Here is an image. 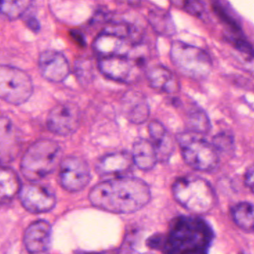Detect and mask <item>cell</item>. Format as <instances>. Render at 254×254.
I'll return each mask as SVG.
<instances>
[{
  "label": "cell",
  "instance_id": "cell-34",
  "mask_svg": "<svg viewBox=\"0 0 254 254\" xmlns=\"http://www.w3.org/2000/svg\"><path fill=\"white\" fill-rule=\"evenodd\" d=\"M117 254H138L132 248H127V246L123 247Z\"/></svg>",
  "mask_w": 254,
  "mask_h": 254
},
{
  "label": "cell",
  "instance_id": "cell-25",
  "mask_svg": "<svg viewBox=\"0 0 254 254\" xmlns=\"http://www.w3.org/2000/svg\"><path fill=\"white\" fill-rule=\"evenodd\" d=\"M74 72L80 84L88 85L94 78V69L92 61L89 58L81 57L75 61Z\"/></svg>",
  "mask_w": 254,
  "mask_h": 254
},
{
  "label": "cell",
  "instance_id": "cell-24",
  "mask_svg": "<svg viewBox=\"0 0 254 254\" xmlns=\"http://www.w3.org/2000/svg\"><path fill=\"white\" fill-rule=\"evenodd\" d=\"M32 1L22 0V1H9L2 0L0 11L2 15L8 20H15L21 17L32 5Z\"/></svg>",
  "mask_w": 254,
  "mask_h": 254
},
{
  "label": "cell",
  "instance_id": "cell-6",
  "mask_svg": "<svg viewBox=\"0 0 254 254\" xmlns=\"http://www.w3.org/2000/svg\"><path fill=\"white\" fill-rule=\"evenodd\" d=\"M184 162L200 172H212L219 166V152L203 135L187 130L177 135Z\"/></svg>",
  "mask_w": 254,
  "mask_h": 254
},
{
  "label": "cell",
  "instance_id": "cell-28",
  "mask_svg": "<svg viewBox=\"0 0 254 254\" xmlns=\"http://www.w3.org/2000/svg\"><path fill=\"white\" fill-rule=\"evenodd\" d=\"M183 8L189 14L202 18L206 14V8L203 2L198 1H187L184 2Z\"/></svg>",
  "mask_w": 254,
  "mask_h": 254
},
{
  "label": "cell",
  "instance_id": "cell-4",
  "mask_svg": "<svg viewBox=\"0 0 254 254\" xmlns=\"http://www.w3.org/2000/svg\"><path fill=\"white\" fill-rule=\"evenodd\" d=\"M62 148L59 142L47 138L38 139L25 151L20 170L23 176L35 183L48 176L62 162Z\"/></svg>",
  "mask_w": 254,
  "mask_h": 254
},
{
  "label": "cell",
  "instance_id": "cell-27",
  "mask_svg": "<svg viewBox=\"0 0 254 254\" xmlns=\"http://www.w3.org/2000/svg\"><path fill=\"white\" fill-rule=\"evenodd\" d=\"M235 139L229 131H221L212 138V144L218 152L229 151L234 147Z\"/></svg>",
  "mask_w": 254,
  "mask_h": 254
},
{
  "label": "cell",
  "instance_id": "cell-29",
  "mask_svg": "<svg viewBox=\"0 0 254 254\" xmlns=\"http://www.w3.org/2000/svg\"><path fill=\"white\" fill-rule=\"evenodd\" d=\"M148 128L151 141L157 140L169 133L166 127L157 120H153V121L150 122Z\"/></svg>",
  "mask_w": 254,
  "mask_h": 254
},
{
  "label": "cell",
  "instance_id": "cell-10",
  "mask_svg": "<svg viewBox=\"0 0 254 254\" xmlns=\"http://www.w3.org/2000/svg\"><path fill=\"white\" fill-rule=\"evenodd\" d=\"M59 183L66 191L76 192L84 190L91 181V172L84 159L69 156L62 160L59 171Z\"/></svg>",
  "mask_w": 254,
  "mask_h": 254
},
{
  "label": "cell",
  "instance_id": "cell-1",
  "mask_svg": "<svg viewBox=\"0 0 254 254\" xmlns=\"http://www.w3.org/2000/svg\"><path fill=\"white\" fill-rule=\"evenodd\" d=\"M151 198L148 184L134 177L111 178L95 186L89 200L98 209L117 214L136 212L146 206Z\"/></svg>",
  "mask_w": 254,
  "mask_h": 254
},
{
  "label": "cell",
  "instance_id": "cell-14",
  "mask_svg": "<svg viewBox=\"0 0 254 254\" xmlns=\"http://www.w3.org/2000/svg\"><path fill=\"white\" fill-rule=\"evenodd\" d=\"M21 140L20 133L11 120L2 116L0 123V155L2 164L10 163L18 155Z\"/></svg>",
  "mask_w": 254,
  "mask_h": 254
},
{
  "label": "cell",
  "instance_id": "cell-31",
  "mask_svg": "<svg viewBox=\"0 0 254 254\" xmlns=\"http://www.w3.org/2000/svg\"><path fill=\"white\" fill-rule=\"evenodd\" d=\"M72 39L78 44L79 47H85L87 46V41H86L85 36L84 34L80 30H77V29H72L69 32Z\"/></svg>",
  "mask_w": 254,
  "mask_h": 254
},
{
  "label": "cell",
  "instance_id": "cell-12",
  "mask_svg": "<svg viewBox=\"0 0 254 254\" xmlns=\"http://www.w3.org/2000/svg\"><path fill=\"white\" fill-rule=\"evenodd\" d=\"M19 197L23 206L34 213L50 212L56 204L54 193L39 184H30L22 187Z\"/></svg>",
  "mask_w": 254,
  "mask_h": 254
},
{
  "label": "cell",
  "instance_id": "cell-2",
  "mask_svg": "<svg viewBox=\"0 0 254 254\" xmlns=\"http://www.w3.org/2000/svg\"><path fill=\"white\" fill-rule=\"evenodd\" d=\"M213 237L204 220L181 216L174 219L166 236H154L148 245L163 250L165 254H207Z\"/></svg>",
  "mask_w": 254,
  "mask_h": 254
},
{
  "label": "cell",
  "instance_id": "cell-17",
  "mask_svg": "<svg viewBox=\"0 0 254 254\" xmlns=\"http://www.w3.org/2000/svg\"><path fill=\"white\" fill-rule=\"evenodd\" d=\"M24 245L30 254H42L50 249L52 241V227L44 220L35 221L26 229Z\"/></svg>",
  "mask_w": 254,
  "mask_h": 254
},
{
  "label": "cell",
  "instance_id": "cell-20",
  "mask_svg": "<svg viewBox=\"0 0 254 254\" xmlns=\"http://www.w3.org/2000/svg\"><path fill=\"white\" fill-rule=\"evenodd\" d=\"M1 202L2 204L11 201L17 194H20L22 187L17 172L8 166H2L0 172Z\"/></svg>",
  "mask_w": 254,
  "mask_h": 254
},
{
  "label": "cell",
  "instance_id": "cell-5",
  "mask_svg": "<svg viewBox=\"0 0 254 254\" xmlns=\"http://www.w3.org/2000/svg\"><path fill=\"white\" fill-rule=\"evenodd\" d=\"M172 190L175 200L193 213L206 214L216 206L218 199L213 187L201 177H181L175 181Z\"/></svg>",
  "mask_w": 254,
  "mask_h": 254
},
{
  "label": "cell",
  "instance_id": "cell-3",
  "mask_svg": "<svg viewBox=\"0 0 254 254\" xmlns=\"http://www.w3.org/2000/svg\"><path fill=\"white\" fill-rule=\"evenodd\" d=\"M144 42V33L126 22L108 23L93 41V49L100 58L127 56L134 46Z\"/></svg>",
  "mask_w": 254,
  "mask_h": 254
},
{
  "label": "cell",
  "instance_id": "cell-7",
  "mask_svg": "<svg viewBox=\"0 0 254 254\" xmlns=\"http://www.w3.org/2000/svg\"><path fill=\"white\" fill-rule=\"evenodd\" d=\"M169 55L174 66L188 78L202 81L207 78L212 72V59L203 49L175 41L171 44Z\"/></svg>",
  "mask_w": 254,
  "mask_h": 254
},
{
  "label": "cell",
  "instance_id": "cell-23",
  "mask_svg": "<svg viewBox=\"0 0 254 254\" xmlns=\"http://www.w3.org/2000/svg\"><path fill=\"white\" fill-rule=\"evenodd\" d=\"M231 215L239 228L254 231V204L245 201L238 203L232 208Z\"/></svg>",
  "mask_w": 254,
  "mask_h": 254
},
{
  "label": "cell",
  "instance_id": "cell-32",
  "mask_svg": "<svg viewBox=\"0 0 254 254\" xmlns=\"http://www.w3.org/2000/svg\"><path fill=\"white\" fill-rule=\"evenodd\" d=\"M245 183L249 190L254 193V164L247 169L245 175Z\"/></svg>",
  "mask_w": 254,
  "mask_h": 254
},
{
  "label": "cell",
  "instance_id": "cell-26",
  "mask_svg": "<svg viewBox=\"0 0 254 254\" xmlns=\"http://www.w3.org/2000/svg\"><path fill=\"white\" fill-rule=\"evenodd\" d=\"M214 11L224 23L228 25L233 32L238 33L241 32V25L239 20L235 17L230 7L224 5V2H217L213 5Z\"/></svg>",
  "mask_w": 254,
  "mask_h": 254
},
{
  "label": "cell",
  "instance_id": "cell-18",
  "mask_svg": "<svg viewBox=\"0 0 254 254\" xmlns=\"http://www.w3.org/2000/svg\"><path fill=\"white\" fill-rule=\"evenodd\" d=\"M146 78L148 84L154 90H160L168 94L178 93L181 89L179 80L166 66L154 65L147 69Z\"/></svg>",
  "mask_w": 254,
  "mask_h": 254
},
{
  "label": "cell",
  "instance_id": "cell-8",
  "mask_svg": "<svg viewBox=\"0 0 254 254\" xmlns=\"http://www.w3.org/2000/svg\"><path fill=\"white\" fill-rule=\"evenodd\" d=\"M34 92L30 75L20 68L2 65L0 68V96L10 105L26 103Z\"/></svg>",
  "mask_w": 254,
  "mask_h": 254
},
{
  "label": "cell",
  "instance_id": "cell-21",
  "mask_svg": "<svg viewBox=\"0 0 254 254\" xmlns=\"http://www.w3.org/2000/svg\"><path fill=\"white\" fill-rule=\"evenodd\" d=\"M148 20L157 35L172 37L176 33V26L169 11L161 8H154L148 14Z\"/></svg>",
  "mask_w": 254,
  "mask_h": 254
},
{
  "label": "cell",
  "instance_id": "cell-16",
  "mask_svg": "<svg viewBox=\"0 0 254 254\" xmlns=\"http://www.w3.org/2000/svg\"><path fill=\"white\" fill-rule=\"evenodd\" d=\"M133 164L131 154L125 151H116L101 157L96 163V170L101 176L115 178L126 176Z\"/></svg>",
  "mask_w": 254,
  "mask_h": 254
},
{
  "label": "cell",
  "instance_id": "cell-13",
  "mask_svg": "<svg viewBox=\"0 0 254 254\" xmlns=\"http://www.w3.org/2000/svg\"><path fill=\"white\" fill-rule=\"evenodd\" d=\"M38 67L41 75L53 83L64 81L70 74V65L66 56L57 50L43 52L38 59Z\"/></svg>",
  "mask_w": 254,
  "mask_h": 254
},
{
  "label": "cell",
  "instance_id": "cell-22",
  "mask_svg": "<svg viewBox=\"0 0 254 254\" xmlns=\"http://www.w3.org/2000/svg\"><path fill=\"white\" fill-rule=\"evenodd\" d=\"M187 125L188 130L198 133V134H207L212 128L210 120L207 114L199 107H192L187 113Z\"/></svg>",
  "mask_w": 254,
  "mask_h": 254
},
{
  "label": "cell",
  "instance_id": "cell-15",
  "mask_svg": "<svg viewBox=\"0 0 254 254\" xmlns=\"http://www.w3.org/2000/svg\"><path fill=\"white\" fill-rule=\"evenodd\" d=\"M122 109L129 123L134 125L145 123L149 118L150 105L143 93L128 90L122 98Z\"/></svg>",
  "mask_w": 254,
  "mask_h": 254
},
{
  "label": "cell",
  "instance_id": "cell-19",
  "mask_svg": "<svg viewBox=\"0 0 254 254\" xmlns=\"http://www.w3.org/2000/svg\"><path fill=\"white\" fill-rule=\"evenodd\" d=\"M131 156L133 163L142 171L151 170L159 162L154 144L142 138L133 143Z\"/></svg>",
  "mask_w": 254,
  "mask_h": 254
},
{
  "label": "cell",
  "instance_id": "cell-9",
  "mask_svg": "<svg viewBox=\"0 0 254 254\" xmlns=\"http://www.w3.org/2000/svg\"><path fill=\"white\" fill-rule=\"evenodd\" d=\"M81 123V111L78 105L64 102L52 108L47 118V128L59 136H70L77 131Z\"/></svg>",
  "mask_w": 254,
  "mask_h": 254
},
{
  "label": "cell",
  "instance_id": "cell-11",
  "mask_svg": "<svg viewBox=\"0 0 254 254\" xmlns=\"http://www.w3.org/2000/svg\"><path fill=\"white\" fill-rule=\"evenodd\" d=\"M97 65L98 69L104 76L122 83L136 81L141 70L129 58L124 56L100 58Z\"/></svg>",
  "mask_w": 254,
  "mask_h": 254
},
{
  "label": "cell",
  "instance_id": "cell-33",
  "mask_svg": "<svg viewBox=\"0 0 254 254\" xmlns=\"http://www.w3.org/2000/svg\"><path fill=\"white\" fill-rule=\"evenodd\" d=\"M25 23H26V26L34 33H38L41 31V23L35 16H30L28 17Z\"/></svg>",
  "mask_w": 254,
  "mask_h": 254
},
{
  "label": "cell",
  "instance_id": "cell-30",
  "mask_svg": "<svg viewBox=\"0 0 254 254\" xmlns=\"http://www.w3.org/2000/svg\"><path fill=\"white\" fill-rule=\"evenodd\" d=\"M234 47L244 54L248 55L249 57L254 59V49L250 43H248L242 37H233L230 38Z\"/></svg>",
  "mask_w": 254,
  "mask_h": 254
}]
</instances>
